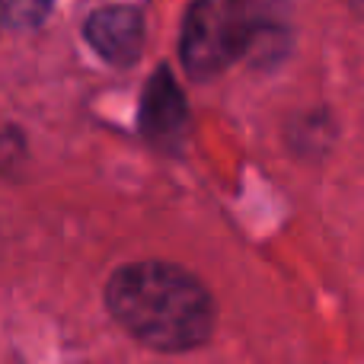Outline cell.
Masks as SVG:
<instances>
[{
	"label": "cell",
	"instance_id": "obj_1",
	"mask_svg": "<svg viewBox=\"0 0 364 364\" xmlns=\"http://www.w3.org/2000/svg\"><path fill=\"white\" fill-rule=\"evenodd\" d=\"M106 301L134 339L160 352H186L211 333V297L176 265L138 262L115 272Z\"/></svg>",
	"mask_w": 364,
	"mask_h": 364
},
{
	"label": "cell",
	"instance_id": "obj_2",
	"mask_svg": "<svg viewBox=\"0 0 364 364\" xmlns=\"http://www.w3.org/2000/svg\"><path fill=\"white\" fill-rule=\"evenodd\" d=\"M252 38V13L243 0H198L182 29V61L192 77H214L237 61Z\"/></svg>",
	"mask_w": 364,
	"mask_h": 364
},
{
	"label": "cell",
	"instance_id": "obj_3",
	"mask_svg": "<svg viewBox=\"0 0 364 364\" xmlns=\"http://www.w3.org/2000/svg\"><path fill=\"white\" fill-rule=\"evenodd\" d=\"M87 38L112 64H132L138 61L141 45H144V26L138 13L128 6H106L90 16Z\"/></svg>",
	"mask_w": 364,
	"mask_h": 364
},
{
	"label": "cell",
	"instance_id": "obj_4",
	"mask_svg": "<svg viewBox=\"0 0 364 364\" xmlns=\"http://www.w3.org/2000/svg\"><path fill=\"white\" fill-rule=\"evenodd\" d=\"M141 128L160 147L179 144L182 128H186V102H182L176 83L166 70H160L144 90L141 102Z\"/></svg>",
	"mask_w": 364,
	"mask_h": 364
},
{
	"label": "cell",
	"instance_id": "obj_5",
	"mask_svg": "<svg viewBox=\"0 0 364 364\" xmlns=\"http://www.w3.org/2000/svg\"><path fill=\"white\" fill-rule=\"evenodd\" d=\"M48 13V0H4V16L10 26H36Z\"/></svg>",
	"mask_w": 364,
	"mask_h": 364
}]
</instances>
